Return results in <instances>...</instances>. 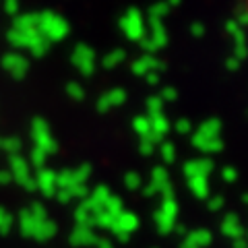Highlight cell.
Listing matches in <instances>:
<instances>
[{"instance_id":"52a82bcc","label":"cell","mask_w":248,"mask_h":248,"mask_svg":"<svg viewBox=\"0 0 248 248\" xmlns=\"http://www.w3.org/2000/svg\"><path fill=\"white\" fill-rule=\"evenodd\" d=\"M190 186H192V190H195V195H199L201 199H203V197L207 195V184H205L203 180H195Z\"/></svg>"},{"instance_id":"7a4b0ae2","label":"cell","mask_w":248,"mask_h":248,"mask_svg":"<svg viewBox=\"0 0 248 248\" xmlns=\"http://www.w3.org/2000/svg\"><path fill=\"white\" fill-rule=\"evenodd\" d=\"M174 219H176V203L172 199H168L164 203V209L155 215V223L159 228V234H170L174 228Z\"/></svg>"},{"instance_id":"9c48e42d","label":"cell","mask_w":248,"mask_h":248,"mask_svg":"<svg viewBox=\"0 0 248 248\" xmlns=\"http://www.w3.org/2000/svg\"><path fill=\"white\" fill-rule=\"evenodd\" d=\"M4 147H6L9 151H15V149L19 147V141H15V139H9V141H4Z\"/></svg>"},{"instance_id":"8992f818","label":"cell","mask_w":248,"mask_h":248,"mask_svg":"<svg viewBox=\"0 0 248 248\" xmlns=\"http://www.w3.org/2000/svg\"><path fill=\"white\" fill-rule=\"evenodd\" d=\"M73 242H75V244H89V242H95V238L91 236V232L79 230V232H77V234L73 236Z\"/></svg>"},{"instance_id":"3957f363","label":"cell","mask_w":248,"mask_h":248,"mask_svg":"<svg viewBox=\"0 0 248 248\" xmlns=\"http://www.w3.org/2000/svg\"><path fill=\"white\" fill-rule=\"evenodd\" d=\"M2 64H4L6 71L13 73L15 77H21L27 71V60L23 56H19V54H6V56L2 58Z\"/></svg>"},{"instance_id":"30bf717a","label":"cell","mask_w":248,"mask_h":248,"mask_svg":"<svg viewBox=\"0 0 248 248\" xmlns=\"http://www.w3.org/2000/svg\"><path fill=\"white\" fill-rule=\"evenodd\" d=\"M234 248H248V242L244 238H240V240H234Z\"/></svg>"},{"instance_id":"5b68a950","label":"cell","mask_w":248,"mask_h":248,"mask_svg":"<svg viewBox=\"0 0 248 248\" xmlns=\"http://www.w3.org/2000/svg\"><path fill=\"white\" fill-rule=\"evenodd\" d=\"M221 232H223V236H228L232 240H240L244 236V230H242V226H240V221H238L236 215H228L226 219H223Z\"/></svg>"},{"instance_id":"6da1fadb","label":"cell","mask_w":248,"mask_h":248,"mask_svg":"<svg viewBox=\"0 0 248 248\" xmlns=\"http://www.w3.org/2000/svg\"><path fill=\"white\" fill-rule=\"evenodd\" d=\"M137 226H139V219L133 213H118L116 215V221H114L112 230H114V234L122 240V242H126L128 236L137 230Z\"/></svg>"},{"instance_id":"277c9868","label":"cell","mask_w":248,"mask_h":248,"mask_svg":"<svg viewBox=\"0 0 248 248\" xmlns=\"http://www.w3.org/2000/svg\"><path fill=\"white\" fill-rule=\"evenodd\" d=\"M209 244H211V234L207 230H197L186 236L182 248H205Z\"/></svg>"},{"instance_id":"ba28073f","label":"cell","mask_w":248,"mask_h":248,"mask_svg":"<svg viewBox=\"0 0 248 248\" xmlns=\"http://www.w3.org/2000/svg\"><path fill=\"white\" fill-rule=\"evenodd\" d=\"M4 11L17 17V11H19V0H4Z\"/></svg>"},{"instance_id":"8fae6325","label":"cell","mask_w":248,"mask_h":248,"mask_svg":"<svg viewBox=\"0 0 248 248\" xmlns=\"http://www.w3.org/2000/svg\"><path fill=\"white\" fill-rule=\"evenodd\" d=\"M221 207V199H215V201H211V209H219Z\"/></svg>"},{"instance_id":"7c38bea8","label":"cell","mask_w":248,"mask_h":248,"mask_svg":"<svg viewBox=\"0 0 248 248\" xmlns=\"http://www.w3.org/2000/svg\"><path fill=\"white\" fill-rule=\"evenodd\" d=\"M246 17H248V0H246Z\"/></svg>"},{"instance_id":"4fadbf2b","label":"cell","mask_w":248,"mask_h":248,"mask_svg":"<svg viewBox=\"0 0 248 248\" xmlns=\"http://www.w3.org/2000/svg\"><path fill=\"white\" fill-rule=\"evenodd\" d=\"M0 143H2V141H0Z\"/></svg>"}]
</instances>
